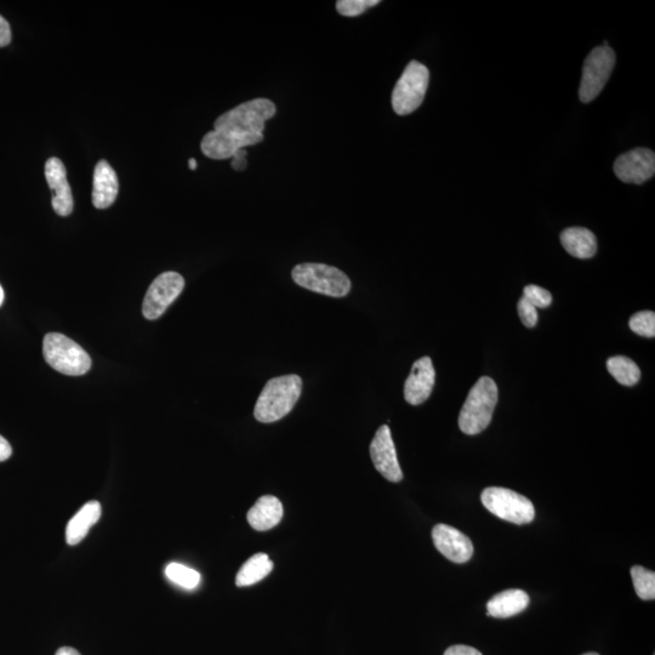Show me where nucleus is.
<instances>
[{"instance_id": "obj_1", "label": "nucleus", "mask_w": 655, "mask_h": 655, "mask_svg": "<svg viewBox=\"0 0 655 655\" xmlns=\"http://www.w3.org/2000/svg\"><path fill=\"white\" fill-rule=\"evenodd\" d=\"M276 106L267 99L244 102L221 115L201 142L204 156L224 161L244 147L260 144L264 140L265 123L276 115Z\"/></svg>"}, {"instance_id": "obj_2", "label": "nucleus", "mask_w": 655, "mask_h": 655, "mask_svg": "<svg viewBox=\"0 0 655 655\" xmlns=\"http://www.w3.org/2000/svg\"><path fill=\"white\" fill-rule=\"evenodd\" d=\"M303 391V380L290 374L267 381L255 404L254 417L260 423L271 424L281 420L295 407Z\"/></svg>"}, {"instance_id": "obj_3", "label": "nucleus", "mask_w": 655, "mask_h": 655, "mask_svg": "<svg viewBox=\"0 0 655 655\" xmlns=\"http://www.w3.org/2000/svg\"><path fill=\"white\" fill-rule=\"evenodd\" d=\"M498 403V386L492 378L482 377L472 387L459 415V427L464 434H481L491 424Z\"/></svg>"}, {"instance_id": "obj_4", "label": "nucleus", "mask_w": 655, "mask_h": 655, "mask_svg": "<svg viewBox=\"0 0 655 655\" xmlns=\"http://www.w3.org/2000/svg\"><path fill=\"white\" fill-rule=\"evenodd\" d=\"M43 353L51 368L70 377L87 374L91 368L88 352L64 334L50 333L45 336Z\"/></svg>"}, {"instance_id": "obj_5", "label": "nucleus", "mask_w": 655, "mask_h": 655, "mask_svg": "<svg viewBox=\"0 0 655 655\" xmlns=\"http://www.w3.org/2000/svg\"><path fill=\"white\" fill-rule=\"evenodd\" d=\"M292 277L301 288L332 298H344L351 290L350 278L343 271L324 264L295 266Z\"/></svg>"}, {"instance_id": "obj_6", "label": "nucleus", "mask_w": 655, "mask_h": 655, "mask_svg": "<svg viewBox=\"0 0 655 655\" xmlns=\"http://www.w3.org/2000/svg\"><path fill=\"white\" fill-rule=\"evenodd\" d=\"M430 72L418 61H412L404 70L392 93L393 111L407 116L418 110L429 87Z\"/></svg>"}, {"instance_id": "obj_7", "label": "nucleus", "mask_w": 655, "mask_h": 655, "mask_svg": "<svg viewBox=\"0 0 655 655\" xmlns=\"http://www.w3.org/2000/svg\"><path fill=\"white\" fill-rule=\"evenodd\" d=\"M482 504L493 515L515 524H528L535 518V509L531 500L510 489L491 487L484 489Z\"/></svg>"}, {"instance_id": "obj_8", "label": "nucleus", "mask_w": 655, "mask_h": 655, "mask_svg": "<svg viewBox=\"0 0 655 655\" xmlns=\"http://www.w3.org/2000/svg\"><path fill=\"white\" fill-rule=\"evenodd\" d=\"M615 65V53L612 48L598 47L591 51L583 67L579 98L584 104L594 101L606 87Z\"/></svg>"}, {"instance_id": "obj_9", "label": "nucleus", "mask_w": 655, "mask_h": 655, "mask_svg": "<svg viewBox=\"0 0 655 655\" xmlns=\"http://www.w3.org/2000/svg\"><path fill=\"white\" fill-rule=\"evenodd\" d=\"M185 288V279L176 272H164L158 276L147 290L142 313L153 321L163 316Z\"/></svg>"}, {"instance_id": "obj_10", "label": "nucleus", "mask_w": 655, "mask_h": 655, "mask_svg": "<svg viewBox=\"0 0 655 655\" xmlns=\"http://www.w3.org/2000/svg\"><path fill=\"white\" fill-rule=\"evenodd\" d=\"M614 173L626 184L641 185L655 174V155L648 148H635L618 157Z\"/></svg>"}, {"instance_id": "obj_11", "label": "nucleus", "mask_w": 655, "mask_h": 655, "mask_svg": "<svg viewBox=\"0 0 655 655\" xmlns=\"http://www.w3.org/2000/svg\"><path fill=\"white\" fill-rule=\"evenodd\" d=\"M370 457L375 469L387 481L398 483L403 480V472L398 463L395 443H393L390 427L383 425L370 443Z\"/></svg>"}, {"instance_id": "obj_12", "label": "nucleus", "mask_w": 655, "mask_h": 655, "mask_svg": "<svg viewBox=\"0 0 655 655\" xmlns=\"http://www.w3.org/2000/svg\"><path fill=\"white\" fill-rule=\"evenodd\" d=\"M436 549L454 563H466L474 555V545L469 537L447 524H437L432 529Z\"/></svg>"}, {"instance_id": "obj_13", "label": "nucleus", "mask_w": 655, "mask_h": 655, "mask_svg": "<svg viewBox=\"0 0 655 655\" xmlns=\"http://www.w3.org/2000/svg\"><path fill=\"white\" fill-rule=\"evenodd\" d=\"M436 372L430 357L420 358L413 364L406 384H404V398L412 406H420L429 400L434 390Z\"/></svg>"}, {"instance_id": "obj_14", "label": "nucleus", "mask_w": 655, "mask_h": 655, "mask_svg": "<svg viewBox=\"0 0 655 655\" xmlns=\"http://www.w3.org/2000/svg\"><path fill=\"white\" fill-rule=\"evenodd\" d=\"M45 178L53 192L51 204L55 213L60 216L71 215L74 205L72 190L67 181L66 167L59 158H50L45 164Z\"/></svg>"}, {"instance_id": "obj_15", "label": "nucleus", "mask_w": 655, "mask_h": 655, "mask_svg": "<svg viewBox=\"0 0 655 655\" xmlns=\"http://www.w3.org/2000/svg\"><path fill=\"white\" fill-rule=\"evenodd\" d=\"M118 178L106 161L96 164L93 185V204L96 209L110 208L118 196Z\"/></svg>"}, {"instance_id": "obj_16", "label": "nucleus", "mask_w": 655, "mask_h": 655, "mask_svg": "<svg viewBox=\"0 0 655 655\" xmlns=\"http://www.w3.org/2000/svg\"><path fill=\"white\" fill-rule=\"evenodd\" d=\"M248 522L255 531L266 532L275 528L283 518V505L272 495H265L256 501L248 512Z\"/></svg>"}, {"instance_id": "obj_17", "label": "nucleus", "mask_w": 655, "mask_h": 655, "mask_svg": "<svg viewBox=\"0 0 655 655\" xmlns=\"http://www.w3.org/2000/svg\"><path fill=\"white\" fill-rule=\"evenodd\" d=\"M529 605V596L522 590L512 589L495 595L487 605L489 617L506 619L520 614Z\"/></svg>"}, {"instance_id": "obj_18", "label": "nucleus", "mask_w": 655, "mask_h": 655, "mask_svg": "<svg viewBox=\"0 0 655 655\" xmlns=\"http://www.w3.org/2000/svg\"><path fill=\"white\" fill-rule=\"evenodd\" d=\"M101 505L99 501H89L81 510L68 522L66 528V541L68 545H77L87 537L89 529L94 526L101 517Z\"/></svg>"}, {"instance_id": "obj_19", "label": "nucleus", "mask_w": 655, "mask_h": 655, "mask_svg": "<svg viewBox=\"0 0 655 655\" xmlns=\"http://www.w3.org/2000/svg\"><path fill=\"white\" fill-rule=\"evenodd\" d=\"M561 243L568 254L578 259H590L597 252V239L584 227H569L561 233Z\"/></svg>"}, {"instance_id": "obj_20", "label": "nucleus", "mask_w": 655, "mask_h": 655, "mask_svg": "<svg viewBox=\"0 0 655 655\" xmlns=\"http://www.w3.org/2000/svg\"><path fill=\"white\" fill-rule=\"evenodd\" d=\"M273 563L266 554H256L244 563L236 577L238 588L254 585L272 572Z\"/></svg>"}, {"instance_id": "obj_21", "label": "nucleus", "mask_w": 655, "mask_h": 655, "mask_svg": "<svg viewBox=\"0 0 655 655\" xmlns=\"http://www.w3.org/2000/svg\"><path fill=\"white\" fill-rule=\"evenodd\" d=\"M608 372L624 386H634L641 379V370L629 357L615 356L607 361Z\"/></svg>"}, {"instance_id": "obj_22", "label": "nucleus", "mask_w": 655, "mask_h": 655, "mask_svg": "<svg viewBox=\"0 0 655 655\" xmlns=\"http://www.w3.org/2000/svg\"><path fill=\"white\" fill-rule=\"evenodd\" d=\"M165 575L174 584L187 590L196 589L199 583H201V574L195 571V569L180 565V563H170L165 568Z\"/></svg>"}, {"instance_id": "obj_23", "label": "nucleus", "mask_w": 655, "mask_h": 655, "mask_svg": "<svg viewBox=\"0 0 655 655\" xmlns=\"http://www.w3.org/2000/svg\"><path fill=\"white\" fill-rule=\"evenodd\" d=\"M632 582L637 596L643 601L655 598V573L641 566L631 568Z\"/></svg>"}, {"instance_id": "obj_24", "label": "nucleus", "mask_w": 655, "mask_h": 655, "mask_svg": "<svg viewBox=\"0 0 655 655\" xmlns=\"http://www.w3.org/2000/svg\"><path fill=\"white\" fill-rule=\"evenodd\" d=\"M630 329L637 335L645 338L655 336V313L653 311H642L630 318Z\"/></svg>"}, {"instance_id": "obj_25", "label": "nucleus", "mask_w": 655, "mask_h": 655, "mask_svg": "<svg viewBox=\"0 0 655 655\" xmlns=\"http://www.w3.org/2000/svg\"><path fill=\"white\" fill-rule=\"evenodd\" d=\"M379 0H339L336 3L338 13L347 17L360 16L370 8L377 7Z\"/></svg>"}, {"instance_id": "obj_26", "label": "nucleus", "mask_w": 655, "mask_h": 655, "mask_svg": "<svg viewBox=\"0 0 655 655\" xmlns=\"http://www.w3.org/2000/svg\"><path fill=\"white\" fill-rule=\"evenodd\" d=\"M523 298L528 300L535 309H545L549 307L552 303V295L549 290L538 286H527L523 289Z\"/></svg>"}, {"instance_id": "obj_27", "label": "nucleus", "mask_w": 655, "mask_h": 655, "mask_svg": "<svg viewBox=\"0 0 655 655\" xmlns=\"http://www.w3.org/2000/svg\"><path fill=\"white\" fill-rule=\"evenodd\" d=\"M518 315H520L521 321L524 326L528 328H534L538 323V311L535 307L529 303L528 300L522 298L518 301Z\"/></svg>"}, {"instance_id": "obj_28", "label": "nucleus", "mask_w": 655, "mask_h": 655, "mask_svg": "<svg viewBox=\"0 0 655 655\" xmlns=\"http://www.w3.org/2000/svg\"><path fill=\"white\" fill-rule=\"evenodd\" d=\"M11 41V30L7 20L0 15V48L7 47Z\"/></svg>"}, {"instance_id": "obj_29", "label": "nucleus", "mask_w": 655, "mask_h": 655, "mask_svg": "<svg viewBox=\"0 0 655 655\" xmlns=\"http://www.w3.org/2000/svg\"><path fill=\"white\" fill-rule=\"evenodd\" d=\"M444 655H482L480 651H477L476 648L469 646L457 645L452 646L444 652Z\"/></svg>"}, {"instance_id": "obj_30", "label": "nucleus", "mask_w": 655, "mask_h": 655, "mask_svg": "<svg viewBox=\"0 0 655 655\" xmlns=\"http://www.w3.org/2000/svg\"><path fill=\"white\" fill-rule=\"evenodd\" d=\"M247 151L244 150H239L235 156H233V162H232V168L237 170V172H242V170L246 169L247 167Z\"/></svg>"}, {"instance_id": "obj_31", "label": "nucleus", "mask_w": 655, "mask_h": 655, "mask_svg": "<svg viewBox=\"0 0 655 655\" xmlns=\"http://www.w3.org/2000/svg\"><path fill=\"white\" fill-rule=\"evenodd\" d=\"M13 454V449L7 440L4 437L0 436V463L2 461L8 460Z\"/></svg>"}, {"instance_id": "obj_32", "label": "nucleus", "mask_w": 655, "mask_h": 655, "mask_svg": "<svg viewBox=\"0 0 655 655\" xmlns=\"http://www.w3.org/2000/svg\"><path fill=\"white\" fill-rule=\"evenodd\" d=\"M55 655H81V653L72 647H62Z\"/></svg>"}, {"instance_id": "obj_33", "label": "nucleus", "mask_w": 655, "mask_h": 655, "mask_svg": "<svg viewBox=\"0 0 655 655\" xmlns=\"http://www.w3.org/2000/svg\"><path fill=\"white\" fill-rule=\"evenodd\" d=\"M189 167L191 170H196L197 169V162L196 159H190L189 161Z\"/></svg>"}, {"instance_id": "obj_34", "label": "nucleus", "mask_w": 655, "mask_h": 655, "mask_svg": "<svg viewBox=\"0 0 655 655\" xmlns=\"http://www.w3.org/2000/svg\"><path fill=\"white\" fill-rule=\"evenodd\" d=\"M3 301H4V290L2 286H0V306H2Z\"/></svg>"}, {"instance_id": "obj_35", "label": "nucleus", "mask_w": 655, "mask_h": 655, "mask_svg": "<svg viewBox=\"0 0 655 655\" xmlns=\"http://www.w3.org/2000/svg\"><path fill=\"white\" fill-rule=\"evenodd\" d=\"M584 655H600V654H597V653H586V654H584Z\"/></svg>"}]
</instances>
